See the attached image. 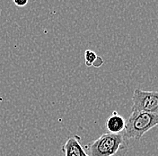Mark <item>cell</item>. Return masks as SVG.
Returning <instances> with one entry per match:
<instances>
[{"mask_svg":"<svg viewBox=\"0 0 158 156\" xmlns=\"http://www.w3.org/2000/svg\"><path fill=\"white\" fill-rule=\"evenodd\" d=\"M158 126V114L131 111L126 119L124 136L127 140L140 141L149 130Z\"/></svg>","mask_w":158,"mask_h":156,"instance_id":"cell-1","label":"cell"},{"mask_svg":"<svg viewBox=\"0 0 158 156\" xmlns=\"http://www.w3.org/2000/svg\"><path fill=\"white\" fill-rule=\"evenodd\" d=\"M127 139L123 134L105 133L88 145L86 148L90 156H113L124 150Z\"/></svg>","mask_w":158,"mask_h":156,"instance_id":"cell-2","label":"cell"},{"mask_svg":"<svg viewBox=\"0 0 158 156\" xmlns=\"http://www.w3.org/2000/svg\"><path fill=\"white\" fill-rule=\"evenodd\" d=\"M131 111L158 114V91H145L136 88L132 95Z\"/></svg>","mask_w":158,"mask_h":156,"instance_id":"cell-3","label":"cell"},{"mask_svg":"<svg viewBox=\"0 0 158 156\" xmlns=\"http://www.w3.org/2000/svg\"><path fill=\"white\" fill-rule=\"evenodd\" d=\"M81 138L78 136H71L67 140L62 150L65 156H90L81 145Z\"/></svg>","mask_w":158,"mask_h":156,"instance_id":"cell-4","label":"cell"},{"mask_svg":"<svg viewBox=\"0 0 158 156\" xmlns=\"http://www.w3.org/2000/svg\"><path fill=\"white\" fill-rule=\"evenodd\" d=\"M126 126V120L122 117H120L117 111H113L112 115L108 117L106 121V128L108 129L109 133L111 134H120L124 131Z\"/></svg>","mask_w":158,"mask_h":156,"instance_id":"cell-5","label":"cell"},{"mask_svg":"<svg viewBox=\"0 0 158 156\" xmlns=\"http://www.w3.org/2000/svg\"><path fill=\"white\" fill-rule=\"evenodd\" d=\"M96 58H97V54L94 51H93L91 50H86L85 51V64L87 67L93 66Z\"/></svg>","mask_w":158,"mask_h":156,"instance_id":"cell-6","label":"cell"},{"mask_svg":"<svg viewBox=\"0 0 158 156\" xmlns=\"http://www.w3.org/2000/svg\"><path fill=\"white\" fill-rule=\"evenodd\" d=\"M12 1L17 7H25L29 2V0H12Z\"/></svg>","mask_w":158,"mask_h":156,"instance_id":"cell-7","label":"cell"},{"mask_svg":"<svg viewBox=\"0 0 158 156\" xmlns=\"http://www.w3.org/2000/svg\"><path fill=\"white\" fill-rule=\"evenodd\" d=\"M102 64H103V60L101 58V57L97 56V58H96V60H94V62L93 66H94V67H97V68H99V67H101V66H102Z\"/></svg>","mask_w":158,"mask_h":156,"instance_id":"cell-8","label":"cell"}]
</instances>
